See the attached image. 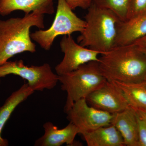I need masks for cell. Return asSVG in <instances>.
<instances>
[{
	"label": "cell",
	"instance_id": "cell-19",
	"mask_svg": "<svg viewBox=\"0 0 146 146\" xmlns=\"http://www.w3.org/2000/svg\"><path fill=\"white\" fill-rule=\"evenodd\" d=\"M137 119L138 123L139 146H146V123L139 116L138 113Z\"/></svg>",
	"mask_w": 146,
	"mask_h": 146
},
{
	"label": "cell",
	"instance_id": "cell-8",
	"mask_svg": "<svg viewBox=\"0 0 146 146\" xmlns=\"http://www.w3.org/2000/svg\"><path fill=\"white\" fill-rule=\"evenodd\" d=\"M60 45L64 55L61 62L55 67L58 75L71 72L90 61H99L98 56L101 54L100 53L78 44L71 35L63 36Z\"/></svg>",
	"mask_w": 146,
	"mask_h": 146
},
{
	"label": "cell",
	"instance_id": "cell-5",
	"mask_svg": "<svg viewBox=\"0 0 146 146\" xmlns=\"http://www.w3.org/2000/svg\"><path fill=\"white\" fill-rule=\"evenodd\" d=\"M56 14L49 29L39 30L31 33L34 40L45 50H49L54 39L59 35H71L76 32H82L86 22L78 17L67 3L66 0H57Z\"/></svg>",
	"mask_w": 146,
	"mask_h": 146
},
{
	"label": "cell",
	"instance_id": "cell-22",
	"mask_svg": "<svg viewBox=\"0 0 146 146\" xmlns=\"http://www.w3.org/2000/svg\"><path fill=\"white\" fill-rule=\"evenodd\" d=\"M135 110L139 116L146 123V111L141 110Z\"/></svg>",
	"mask_w": 146,
	"mask_h": 146
},
{
	"label": "cell",
	"instance_id": "cell-10",
	"mask_svg": "<svg viewBox=\"0 0 146 146\" xmlns=\"http://www.w3.org/2000/svg\"><path fill=\"white\" fill-rule=\"evenodd\" d=\"M111 124L119 131L125 146H139L137 113L134 108L129 106L113 114Z\"/></svg>",
	"mask_w": 146,
	"mask_h": 146
},
{
	"label": "cell",
	"instance_id": "cell-1",
	"mask_svg": "<svg viewBox=\"0 0 146 146\" xmlns=\"http://www.w3.org/2000/svg\"><path fill=\"white\" fill-rule=\"evenodd\" d=\"M102 55L99 66L107 80L146 85V56L135 45L116 46Z\"/></svg>",
	"mask_w": 146,
	"mask_h": 146
},
{
	"label": "cell",
	"instance_id": "cell-18",
	"mask_svg": "<svg viewBox=\"0 0 146 146\" xmlns=\"http://www.w3.org/2000/svg\"><path fill=\"white\" fill-rule=\"evenodd\" d=\"M146 11V0H130L127 20Z\"/></svg>",
	"mask_w": 146,
	"mask_h": 146
},
{
	"label": "cell",
	"instance_id": "cell-17",
	"mask_svg": "<svg viewBox=\"0 0 146 146\" xmlns=\"http://www.w3.org/2000/svg\"><path fill=\"white\" fill-rule=\"evenodd\" d=\"M130 0H91L92 4L110 10L121 21H127Z\"/></svg>",
	"mask_w": 146,
	"mask_h": 146
},
{
	"label": "cell",
	"instance_id": "cell-21",
	"mask_svg": "<svg viewBox=\"0 0 146 146\" xmlns=\"http://www.w3.org/2000/svg\"><path fill=\"white\" fill-rule=\"evenodd\" d=\"M132 44L135 45L146 56V36L138 39Z\"/></svg>",
	"mask_w": 146,
	"mask_h": 146
},
{
	"label": "cell",
	"instance_id": "cell-6",
	"mask_svg": "<svg viewBox=\"0 0 146 146\" xmlns=\"http://www.w3.org/2000/svg\"><path fill=\"white\" fill-rule=\"evenodd\" d=\"M9 74L18 76L27 80L34 91L51 90L59 82L58 75L53 72L48 63L29 66L25 65L22 60L7 61L0 66V78Z\"/></svg>",
	"mask_w": 146,
	"mask_h": 146
},
{
	"label": "cell",
	"instance_id": "cell-7",
	"mask_svg": "<svg viewBox=\"0 0 146 146\" xmlns=\"http://www.w3.org/2000/svg\"><path fill=\"white\" fill-rule=\"evenodd\" d=\"M65 112L67 119L81 134L111 124L113 115L89 105L85 98L75 102Z\"/></svg>",
	"mask_w": 146,
	"mask_h": 146
},
{
	"label": "cell",
	"instance_id": "cell-9",
	"mask_svg": "<svg viewBox=\"0 0 146 146\" xmlns=\"http://www.w3.org/2000/svg\"><path fill=\"white\" fill-rule=\"evenodd\" d=\"M86 100L89 105L112 114L121 112L130 106L123 91L108 80L89 94Z\"/></svg>",
	"mask_w": 146,
	"mask_h": 146
},
{
	"label": "cell",
	"instance_id": "cell-14",
	"mask_svg": "<svg viewBox=\"0 0 146 146\" xmlns=\"http://www.w3.org/2000/svg\"><path fill=\"white\" fill-rule=\"evenodd\" d=\"M34 92L28 84L25 83L19 89L12 93L6 100L2 106L0 107V146H8V141L2 138L1 133L11 115L16 108L26 100Z\"/></svg>",
	"mask_w": 146,
	"mask_h": 146
},
{
	"label": "cell",
	"instance_id": "cell-3",
	"mask_svg": "<svg viewBox=\"0 0 146 146\" xmlns=\"http://www.w3.org/2000/svg\"><path fill=\"white\" fill-rule=\"evenodd\" d=\"M88 10L84 16L86 26L78 37V42L103 54L117 46L120 20L111 11L93 4Z\"/></svg>",
	"mask_w": 146,
	"mask_h": 146
},
{
	"label": "cell",
	"instance_id": "cell-4",
	"mask_svg": "<svg viewBox=\"0 0 146 146\" xmlns=\"http://www.w3.org/2000/svg\"><path fill=\"white\" fill-rule=\"evenodd\" d=\"M107 80L101 72L98 61H90L80 66L75 70L58 76L61 89L67 94L65 112L68 111L75 102L86 99Z\"/></svg>",
	"mask_w": 146,
	"mask_h": 146
},
{
	"label": "cell",
	"instance_id": "cell-23",
	"mask_svg": "<svg viewBox=\"0 0 146 146\" xmlns=\"http://www.w3.org/2000/svg\"><path fill=\"white\" fill-rule=\"evenodd\" d=\"M0 84H1V80H0Z\"/></svg>",
	"mask_w": 146,
	"mask_h": 146
},
{
	"label": "cell",
	"instance_id": "cell-16",
	"mask_svg": "<svg viewBox=\"0 0 146 146\" xmlns=\"http://www.w3.org/2000/svg\"><path fill=\"white\" fill-rule=\"evenodd\" d=\"M112 82L123 91L129 105L134 109L146 111V84H127Z\"/></svg>",
	"mask_w": 146,
	"mask_h": 146
},
{
	"label": "cell",
	"instance_id": "cell-2",
	"mask_svg": "<svg viewBox=\"0 0 146 146\" xmlns=\"http://www.w3.org/2000/svg\"><path fill=\"white\" fill-rule=\"evenodd\" d=\"M44 14L35 11L25 14L23 18L0 20V66L15 55L36 52V45L31 40L30 29L44 28Z\"/></svg>",
	"mask_w": 146,
	"mask_h": 146
},
{
	"label": "cell",
	"instance_id": "cell-20",
	"mask_svg": "<svg viewBox=\"0 0 146 146\" xmlns=\"http://www.w3.org/2000/svg\"><path fill=\"white\" fill-rule=\"evenodd\" d=\"M66 1L72 10L78 7L88 9L92 4L91 0H66Z\"/></svg>",
	"mask_w": 146,
	"mask_h": 146
},
{
	"label": "cell",
	"instance_id": "cell-13",
	"mask_svg": "<svg viewBox=\"0 0 146 146\" xmlns=\"http://www.w3.org/2000/svg\"><path fill=\"white\" fill-rule=\"evenodd\" d=\"M16 10L25 14L39 11L43 14L54 13L53 0H0V15L7 16Z\"/></svg>",
	"mask_w": 146,
	"mask_h": 146
},
{
	"label": "cell",
	"instance_id": "cell-15",
	"mask_svg": "<svg viewBox=\"0 0 146 146\" xmlns=\"http://www.w3.org/2000/svg\"><path fill=\"white\" fill-rule=\"evenodd\" d=\"M88 146H125L122 136L112 124L82 134Z\"/></svg>",
	"mask_w": 146,
	"mask_h": 146
},
{
	"label": "cell",
	"instance_id": "cell-11",
	"mask_svg": "<svg viewBox=\"0 0 146 146\" xmlns=\"http://www.w3.org/2000/svg\"><path fill=\"white\" fill-rule=\"evenodd\" d=\"M44 133L35 141V146H60L64 144L72 146L79 130L70 122L65 127L59 129L50 122L44 124Z\"/></svg>",
	"mask_w": 146,
	"mask_h": 146
},
{
	"label": "cell",
	"instance_id": "cell-12",
	"mask_svg": "<svg viewBox=\"0 0 146 146\" xmlns=\"http://www.w3.org/2000/svg\"><path fill=\"white\" fill-rule=\"evenodd\" d=\"M146 36V11L118 25L117 46L131 44Z\"/></svg>",
	"mask_w": 146,
	"mask_h": 146
}]
</instances>
